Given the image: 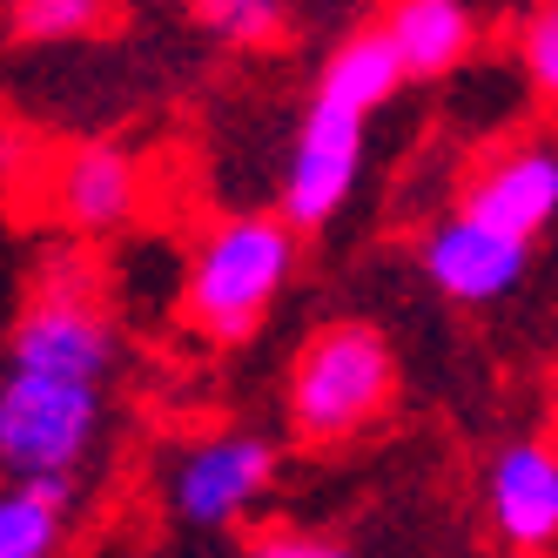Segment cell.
<instances>
[{"label":"cell","mask_w":558,"mask_h":558,"mask_svg":"<svg viewBox=\"0 0 558 558\" xmlns=\"http://www.w3.org/2000/svg\"><path fill=\"white\" fill-rule=\"evenodd\" d=\"M54 538H61V511L8 477V492H0V558H54Z\"/></svg>","instance_id":"obj_13"},{"label":"cell","mask_w":558,"mask_h":558,"mask_svg":"<svg viewBox=\"0 0 558 558\" xmlns=\"http://www.w3.org/2000/svg\"><path fill=\"white\" fill-rule=\"evenodd\" d=\"M377 34L390 41L404 82H437L477 48V14L464 0H390Z\"/></svg>","instance_id":"obj_10"},{"label":"cell","mask_w":558,"mask_h":558,"mask_svg":"<svg viewBox=\"0 0 558 558\" xmlns=\"http://www.w3.org/2000/svg\"><path fill=\"white\" fill-rule=\"evenodd\" d=\"M424 276L458 303H492L525 276V243H511V235L471 216H451L424 235Z\"/></svg>","instance_id":"obj_9"},{"label":"cell","mask_w":558,"mask_h":558,"mask_svg":"<svg viewBox=\"0 0 558 558\" xmlns=\"http://www.w3.org/2000/svg\"><path fill=\"white\" fill-rule=\"evenodd\" d=\"M250 558H350V551L330 538H310V532H263L250 545Z\"/></svg>","instance_id":"obj_16"},{"label":"cell","mask_w":558,"mask_h":558,"mask_svg":"<svg viewBox=\"0 0 558 558\" xmlns=\"http://www.w3.org/2000/svg\"><path fill=\"white\" fill-rule=\"evenodd\" d=\"M518 54H525V82L538 88V101L558 108V0H538L525 34H518Z\"/></svg>","instance_id":"obj_14"},{"label":"cell","mask_w":558,"mask_h":558,"mask_svg":"<svg viewBox=\"0 0 558 558\" xmlns=\"http://www.w3.org/2000/svg\"><path fill=\"white\" fill-rule=\"evenodd\" d=\"M269 445L263 437H243V430H222V437H203L189 445L169 471V505L182 525H229L235 511H250L263 492H269Z\"/></svg>","instance_id":"obj_5"},{"label":"cell","mask_w":558,"mask_h":558,"mask_svg":"<svg viewBox=\"0 0 558 558\" xmlns=\"http://www.w3.org/2000/svg\"><path fill=\"white\" fill-rule=\"evenodd\" d=\"M397 390V356L371 324H330L316 330L296 356L290 377V424L310 437V445H337V437H356L364 424L384 417Z\"/></svg>","instance_id":"obj_2"},{"label":"cell","mask_w":558,"mask_h":558,"mask_svg":"<svg viewBox=\"0 0 558 558\" xmlns=\"http://www.w3.org/2000/svg\"><path fill=\"white\" fill-rule=\"evenodd\" d=\"M404 88V68H397V54H390V41L377 27H364V34H350V41H337L330 48V61H324V74H316V101H337V108H350V114H371Z\"/></svg>","instance_id":"obj_11"},{"label":"cell","mask_w":558,"mask_h":558,"mask_svg":"<svg viewBox=\"0 0 558 558\" xmlns=\"http://www.w3.org/2000/svg\"><path fill=\"white\" fill-rule=\"evenodd\" d=\"M458 216L511 235V243H532V235L558 216V148L525 142V148L498 155V162H485V169L464 182Z\"/></svg>","instance_id":"obj_6"},{"label":"cell","mask_w":558,"mask_h":558,"mask_svg":"<svg viewBox=\"0 0 558 558\" xmlns=\"http://www.w3.org/2000/svg\"><path fill=\"white\" fill-rule=\"evenodd\" d=\"M122 27V0H14V34L34 48L108 41Z\"/></svg>","instance_id":"obj_12"},{"label":"cell","mask_w":558,"mask_h":558,"mask_svg":"<svg viewBox=\"0 0 558 558\" xmlns=\"http://www.w3.org/2000/svg\"><path fill=\"white\" fill-rule=\"evenodd\" d=\"M492 525L511 551H545L558 538V451L545 437H518L485 471Z\"/></svg>","instance_id":"obj_7"},{"label":"cell","mask_w":558,"mask_h":558,"mask_svg":"<svg viewBox=\"0 0 558 558\" xmlns=\"http://www.w3.org/2000/svg\"><path fill=\"white\" fill-rule=\"evenodd\" d=\"M283 21H290L283 0H222V8L209 14V27L222 34V41H235V48H269L276 34H283Z\"/></svg>","instance_id":"obj_15"},{"label":"cell","mask_w":558,"mask_h":558,"mask_svg":"<svg viewBox=\"0 0 558 558\" xmlns=\"http://www.w3.org/2000/svg\"><path fill=\"white\" fill-rule=\"evenodd\" d=\"M296 269V229L283 216H229L203 235L189 263V316L216 343H235L263 324V310Z\"/></svg>","instance_id":"obj_1"},{"label":"cell","mask_w":558,"mask_h":558,"mask_svg":"<svg viewBox=\"0 0 558 558\" xmlns=\"http://www.w3.org/2000/svg\"><path fill=\"white\" fill-rule=\"evenodd\" d=\"M356 169H364V114H350L337 101H310L290 175H283V222L290 229H324L350 203Z\"/></svg>","instance_id":"obj_4"},{"label":"cell","mask_w":558,"mask_h":558,"mask_svg":"<svg viewBox=\"0 0 558 558\" xmlns=\"http://www.w3.org/2000/svg\"><path fill=\"white\" fill-rule=\"evenodd\" d=\"M189 8H203V14H216V8H222V0H189Z\"/></svg>","instance_id":"obj_17"},{"label":"cell","mask_w":558,"mask_h":558,"mask_svg":"<svg viewBox=\"0 0 558 558\" xmlns=\"http://www.w3.org/2000/svg\"><path fill=\"white\" fill-rule=\"evenodd\" d=\"M48 203L68 229L82 235H108L122 229L135 209H142V175H135V155L108 148V142H82L68 148L54 175H48Z\"/></svg>","instance_id":"obj_8"},{"label":"cell","mask_w":558,"mask_h":558,"mask_svg":"<svg viewBox=\"0 0 558 558\" xmlns=\"http://www.w3.org/2000/svg\"><path fill=\"white\" fill-rule=\"evenodd\" d=\"M95 430H101V384L95 377L8 364V377H0V471L8 477L74 471L88 458Z\"/></svg>","instance_id":"obj_3"}]
</instances>
